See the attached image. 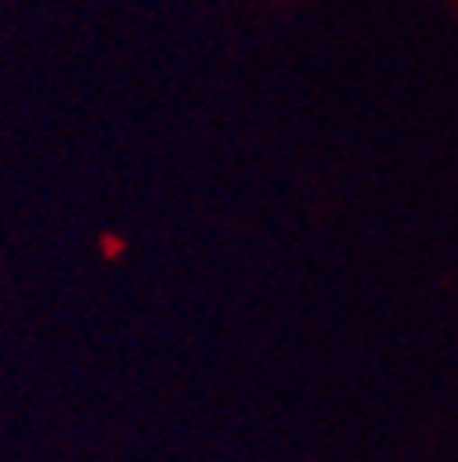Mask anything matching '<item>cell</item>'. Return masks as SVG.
<instances>
[]
</instances>
